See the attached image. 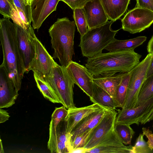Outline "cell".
I'll return each mask as SVG.
<instances>
[{
    "label": "cell",
    "instance_id": "6da1fadb",
    "mask_svg": "<svg viewBox=\"0 0 153 153\" xmlns=\"http://www.w3.org/2000/svg\"><path fill=\"white\" fill-rule=\"evenodd\" d=\"M141 57L134 50L110 51L88 59L85 66L94 77H106L130 72L140 62Z\"/></svg>",
    "mask_w": 153,
    "mask_h": 153
},
{
    "label": "cell",
    "instance_id": "7a4b0ae2",
    "mask_svg": "<svg viewBox=\"0 0 153 153\" xmlns=\"http://www.w3.org/2000/svg\"><path fill=\"white\" fill-rule=\"evenodd\" d=\"M10 19L3 17L0 20V40L3 55L0 66L5 70L19 91L25 71L17 44L15 25Z\"/></svg>",
    "mask_w": 153,
    "mask_h": 153
},
{
    "label": "cell",
    "instance_id": "3957f363",
    "mask_svg": "<svg viewBox=\"0 0 153 153\" xmlns=\"http://www.w3.org/2000/svg\"><path fill=\"white\" fill-rule=\"evenodd\" d=\"M76 24L67 17L58 18L48 30L54 50L53 58H57L61 65L66 68L74 54V38Z\"/></svg>",
    "mask_w": 153,
    "mask_h": 153
},
{
    "label": "cell",
    "instance_id": "277c9868",
    "mask_svg": "<svg viewBox=\"0 0 153 153\" xmlns=\"http://www.w3.org/2000/svg\"><path fill=\"white\" fill-rule=\"evenodd\" d=\"M114 21H108L99 27L88 29L87 32L80 36L79 45L83 56L88 59L102 53V51L115 39V36L121 29L114 30L111 26Z\"/></svg>",
    "mask_w": 153,
    "mask_h": 153
},
{
    "label": "cell",
    "instance_id": "5b68a950",
    "mask_svg": "<svg viewBox=\"0 0 153 153\" xmlns=\"http://www.w3.org/2000/svg\"><path fill=\"white\" fill-rule=\"evenodd\" d=\"M44 80L52 88L61 103L67 109L76 107L74 100L75 84L66 68L58 64L54 68L52 75Z\"/></svg>",
    "mask_w": 153,
    "mask_h": 153
},
{
    "label": "cell",
    "instance_id": "8992f818",
    "mask_svg": "<svg viewBox=\"0 0 153 153\" xmlns=\"http://www.w3.org/2000/svg\"><path fill=\"white\" fill-rule=\"evenodd\" d=\"M153 54L149 53L131 71V76L126 97L122 109L135 107L142 86L146 78L147 74Z\"/></svg>",
    "mask_w": 153,
    "mask_h": 153
},
{
    "label": "cell",
    "instance_id": "52a82bcc",
    "mask_svg": "<svg viewBox=\"0 0 153 153\" xmlns=\"http://www.w3.org/2000/svg\"><path fill=\"white\" fill-rule=\"evenodd\" d=\"M35 55L29 69L43 80L51 76L58 64L49 54L41 42L35 36L34 38Z\"/></svg>",
    "mask_w": 153,
    "mask_h": 153
},
{
    "label": "cell",
    "instance_id": "ba28073f",
    "mask_svg": "<svg viewBox=\"0 0 153 153\" xmlns=\"http://www.w3.org/2000/svg\"><path fill=\"white\" fill-rule=\"evenodd\" d=\"M122 28L131 34L139 33L153 23V12L135 7L129 11L121 20Z\"/></svg>",
    "mask_w": 153,
    "mask_h": 153
},
{
    "label": "cell",
    "instance_id": "9c48e42d",
    "mask_svg": "<svg viewBox=\"0 0 153 153\" xmlns=\"http://www.w3.org/2000/svg\"><path fill=\"white\" fill-rule=\"evenodd\" d=\"M16 36L19 50L21 55L25 73L29 72L30 65L35 55L34 38L35 34L31 26L25 29L19 25L14 24Z\"/></svg>",
    "mask_w": 153,
    "mask_h": 153
},
{
    "label": "cell",
    "instance_id": "30bf717a",
    "mask_svg": "<svg viewBox=\"0 0 153 153\" xmlns=\"http://www.w3.org/2000/svg\"><path fill=\"white\" fill-rule=\"evenodd\" d=\"M49 131L47 146L51 153H69V148L70 152L72 149V135L66 131L65 119L60 122L56 128L50 123Z\"/></svg>",
    "mask_w": 153,
    "mask_h": 153
},
{
    "label": "cell",
    "instance_id": "8fae6325",
    "mask_svg": "<svg viewBox=\"0 0 153 153\" xmlns=\"http://www.w3.org/2000/svg\"><path fill=\"white\" fill-rule=\"evenodd\" d=\"M117 112L108 110L92 129L84 147L91 149L100 143L114 128Z\"/></svg>",
    "mask_w": 153,
    "mask_h": 153
},
{
    "label": "cell",
    "instance_id": "7c38bea8",
    "mask_svg": "<svg viewBox=\"0 0 153 153\" xmlns=\"http://www.w3.org/2000/svg\"><path fill=\"white\" fill-rule=\"evenodd\" d=\"M66 69L74 84L91 97L94 83L93 76L89 70L85 66L73 61Z\"/></svg>",
    "mask_w": 153,
    "mask_h": 153
},
{
    "label": "cell",
    "instance_id": "4fadbf2b",
    "mask_svg": "<svg viewBox=\"0 0 153 153\" xmlns=\"http://www.w3.org/2000/svg\"><path fill=\"white\" fill-rule=\"evenodd\" d=\"M60 0H33L30 5L32 22L34 29L38 30L46 18L56 10Z\"/></svg>",
    "mask_w": 153,
    "mask_h": 153
},
{
    "label": "cell",
    "instance_id": "5bb4252c",
    "mask_svg": "<svg viewBox=\"0 0 153 153\" xmlns=\"http://www.w3.org/2000/svg\"><path fill=\"white\" fill-rule=\"evenodd\" d=\"M132 146L125 145L114 129L88 153H131Z\"/></svg>",
    "mask_w": 153,
    "mask_h": 153
},
{
    "label": "cell",
    "instance_id": "9a60e30c",
    "mask_svg": "<svg viewBox=\"0 0 153 153\" xmlns=\"http://www.w3.org/2000/svg\"><path fill=\"white\" fill-rule=\"evenodd\" d=\"M153 107V97L134 108L118 109L116 123L139 125L140 120Z\"/></svg>",
    "mask_w": 153,
    "mask_h": 153
},
{
    "label": "cell",
    "instance_id": "2e32d148",
    "mask_svg": "<svg viewBox=\"0 0 153 153\" xmlns=\"http://www.w3.org/2000/svg\"><path fill=\"white\" fill-rule=\"evenodd\" d=\"M18 96V91L8 74L0 65V108L12 106Z\"/></svg>",
    "mask_w": 153,
    "mask_h": 153
},
{
    "label": "cell",
    "instance_id": "e0dca14e",
    "mask_svg": "<svg viewBox=\"0 0 153 153\" xmlns=\"http://www.w3.org/2000/svg\"><path fill=\"white\" fill-rule=\"evenodd\" d=\"M87 20L88 29L99 27L109 19L100 0H91L83 7Z\"/></svg>",
    "mask_w": 153,
    "mask_h": 153
},
{
    "label": "cell",
    "instance_id": "ac0fdd59",
    "mask_svg": "<svg viewBox=\"0 0 153 153\" xmlns=\"http://www.w3.org/2000/svg\"><path fill=\"white\" fill-rule=\"evenodd\" d=\"M103 108H105L93 103L88 106L68 109V114L65 119L67 132L71 133L77 124L85 117Z\"/></svg>",
    "mask_w": 153,
    "mask_h": 153
},
{
    "label": "cell",
    "instance_id": "d6986e66",
    "mask_svg": "<svg viewBox=\"0 0 153 153\" xmlns=\"http://www.w3.org/2000/svg\"><path fill=\"white\" fill-rule=\"evenodd\" d=\"M103 108L94 112L84 118L75 127L71 134V140L76 135L93 128L109 110Z\"/></svg>",
    "mask_w": 153,
    "mask_h": 153
},
{
    "label": "cell",
    "instance_id": "ffe728a7",
    "mask_svg": "<svg viewBox=\"0 0 153 153\" xmlns=\"http://www.w3.org/2000/svg\"><path fill=\"white\" fill-rule=\"evenodd\" d=\"M130 0H100L109 19L114 22L126 11Z\"/></svg>",
    "mask_w": 153,
    "mask_h": 153
},
{
    "label": "cell",
    "instance_id": "44dd1931",
    "mask_svg": "<svg viewBox=\"0 0 153 153\" xmlns=\"http://www.w3.org/2000/svg\"><path fill=\"white\" fill-rule=\"evenodd\" d=\"M90 99L93 103H97L103 108L115 109L118 107L114 99L94 83L92 96Z\"/></svg>",
    "mask_w": 153,
    "mask_h": 153
},
{
    "label": "cell",
    "instance_id": "7402d4cb",
    "mask_svg": "<svg viewBox=\"0 0 153 153\" xmlns=\"http://www.w3.org/2000/svg\"><path fill=\"white\" fill-rule=\"evenodd\" d=\"M124 73H119L106 77H94L93 81L115 99L117 87Z\"/></svg>",
    "mask_w": 153,
    "mask_h": 153
},
{
    "label": "cell",
    "instance_id": "603a6c76",
    "mask_svg": "<svg viewBox=\"0 0 153 153\" xmlns=\"http://www.w3.org/2000/svg\"><path fill=\"white\" fill-rule=\"evenodd\" d=\"M145 36H139L125 40L114 39L105 49L109 51L123 50H134L142 45L146 40Z\"/></svg>",
    "mask_w": 153,
    "mask_h": 153
},
{
    "label": "cell",
    "instance_id": "cb8c5ba5",
    "mask_svg": "<svg viewBox=\"0 0 153 153\" xmlns=\"http://www.w3.org/2000/svg\"><path fill=\"white\" fill-rule=\"evenodd\" d=\"M37 87L44 97L53 103H61L58 97L50 86L44 80L33 73Z\"/></svg>",
    "mask_w": 153,
    "mask_h": 153
},
{
    "label": "cell",
    "instance_id": "d4e9b609",
    "mask_svg": "<svg viewBox=\"0 0 153 153\" xmlns=\"http://www.w3.org/2000/svg\"><path fill=\"white\" fill-rule=\"evenodd\" d=\"M131 74V71L124 73L121 81L117 87L115 99L118 107L122 108L125 102Z\"/></svg>",
    "mask_w": 153,
    "mask_h": 153
},
{
    "label": "cell",
    "instance_id": "484cf974",
    "mask_svg": "<svg viewBox=\"0 0 153 153\" xmlns=\"http://www.w3.org/2000/svg\"><path fill=\"white\" fill-rule=\"evenodd\" d=\"M152 97L153 76L146 78L144 81L140 91L137 101L135 107L140 105Z\"/></svg>",
    "mask_w": 153,
    "mask_h": 153
},
{
    "label": "cell",
    "instance_id": "4316f807",
    "mask_svg": "<svg viewBox=\"0 0 153 153\" xmlns=\"http://www.w3.org/2000/svg\"><path fill=\"white\" fill-rule=\"evenodd\" d=\"M114 129L124 144L131 145L135 132L130 125L116 123Z\"/></svg>",
    "mask_w": 153,
    "mask_h": 153
},
{
    "label": "cell",
    "instance_id": "83f0119b",
    "mask_svg": "<svg viewBox=\"0 0 153 153\" xmlns=\"http://www.w3.org/2000/svg\"><path fill=\"white\" fill-rule=\"evenodd\" d=\"M74 10V18L78 31L80 36L84 34L88 30L86 19L83 8H76Z\"/></svg>",
    "mask_w": 153,
    "mask_h": 153
},
{
    "label": "cell",
    "instance_id": "f1b7e54d",
    "mask_svg": "<svg viewBox=\"0 0 153 153\" xmlns=\"http://www.w3.org/2000/svg\"><path fill=\"white\" fill-rule=\"evenodd\" d=\"M14 23L21 26L25 29H27L31 26V24L28 22L24 12L16 7L14 5L11 18Z\"/></svg>",
    "mask_w": 153,
    "mask_h": 153
},
{
    "label": "cell",
    "instance_id": "f546056e",
    "mask_svg": "<svg viewBox=\"0 0 153 153\" xmlns=\"http://www.w3.org/2000/svg\"><path fill=\"white\" fill-rule=\"evenodd\" d=\"M144 135L140 134L137 138L135 144L131 148V153H149L152 150L149 147L147 142L144 139Z\"/></svg>",
    "mask_w": 153,
    "mask_h": 153
},
{
    "label": "cell",
    "instance_id": "4dcf8cb0",
    "mask_svg": "<svg viewBox=\"0 0 153 153\" xmlns=\"http://www.w3.org/2000/svg\"><path fill=\"white\" fill-rule=\"evenodd\" d=\"M68 113V109L63 105L60 107H56L52 114L50 123L56 128L60 122L65 119Z\"/></svg>",
    "mask_w": 153,
    "mask_h": 153
},
{
    "label": "cell",
    "instance_id": "1f68e13d",
    "mask_svg": "<svg viewBox=\"0 0 153 153\" xmlns=\"http://www.w3.org/2000/svg\"><path fill=\"white\" fill-rule=\"evenodd\" d=\"M92 129L87 130L75 135L71 141V150L78 147H84Z\"/></svg>",
    "mask_w": 153,
    "mask_h": 153
},
{
    "label": "cell",
    "instance_id": "d6a6232c",
    "mask_svg": "<svg viewBox=\"0 0 153 153\" xmlns=\"http://www.w3.org/2000/svg\"><path fill=\"white\" fill-rule=\"evenodd\" d=\"M14 4L13 0H0V13L3 17L11 18Z\"/></svg>",
    "mask_w": 153,
    "mask_h": 153
},
{
    "label": "cell",
    "instance_id": "836d02e7",
    "mask_svg": "<svg viewBox=\"0 0 153 153\" xmlns=\"http://www.w3.org/2000/svg\"><path fill=\"white\" fill-rule=\"evenodd\" d=\"M13 1L16 7L24 12L28 22L31 24L32 19L30 6L26 5L23 0H13Z\"/></svg>",
    "mask_w": 153,
    "mask_h": 153
},
{
    "label": "cell",
    "instance_id": "e575fe53",
    "mask_svg": "<svg viewBox=\"0 0 153 153\" xmlns=\"http://www.w3.org/2000/svg\"><path fill=\"white\" fill-rule=\"evenodd\" d=\"M91 0H60L68 5L72 10L76 8H83L85 4Z\"/></svg>",
    "mask_w": 153,
    "mask_h": 153
},
{
    "label": "cell",
    "instance_id": "d590c367",
    "mask_svg": "<svg viewBox=\"0 0 153 153\" xmlns=\"http://www.w3.org/2000/svg\"><path fill=\"white\" fill-rule=\"evenodd\" d=\"M135 7L144 8L153 12V0H136Z\"/></svg>",
    "mask_w": 153,
    "mask_h": 153
},
{
    "label": "cell",
    "instance_id": "8d00e7d4",
    "mask_svg": "<svg viewBox=\"0 0 153 153\" xmlns=\"http://www.w3.org/2000/svg\"><path fill=\"white\" fill-rule=\"evenodd\" d=\"M143 133L148 139L147 143L150 149L153 150V133L151 130L149 128L143 127L142 128Z\"/></svg>",
    "mask_w": 153,
    "mask_h": 153
},
{
    "label": "cell",
    "instance_id": "74e56055",
    "mask_svg": "<svg viewBox=\"0 0 153 153\" xmlns=\"http://www.w3.org/2000/svg\"><path fill=\"white\" fill-rule=\"evenodd\" d=\"M10 117L9 113L7 111L0 108V123H3L7 121Z\"/></svg>",
    "mask_w": 153,
    "mask_h": 153
},
{
    "label": "cell",
    "instance_id": "f35d334b",
    "mask_svg": "<svg viewBox=\"0 0 153 153\" xmlns=\"http://www.w3.org/2000/svg\"><path fill=\"white\" fill-rule=\"evenodd\" d=\"M90 149L84 147H80L72 149L69 153H86Z\"/></svg>",
    "mask_w": 153,
    "mask_h": 153
},
{
    "label": "cell",
    "instance_id": "ab89813d",
    "mask_svg": "<svg viewBox=\"0 0 153 153\" xmlns=\"http://www.w3.org/2000/svg\"><path fill=\"white\" fill-rule=\"evenodd\" d=\"M147 49L149 53H153V35L148 43Z\"/></svg>",
    "mask_w": 153,
    "mask_h": 153
},
{
    "label": "cell",
    "instance_id": "60d3db41",
    "mask_svg": "<svg viewBox=\"0 0 153 153\" xmlns=\"http://www.w3.org/2000/svg\"><path fill=\"white\" fill-rule=\"evenodd\" d=\"M152 54L153 56L147 71L146 78L153 76V53Z\"/></svg>",
    "mask_w": 153,
    "mask_h": 153
},
{
    "label": "cell",
    "instance_id": "b9f144b4",
    "mask_svg": "<svg viewBox=\"0 0 153 153\" xmlns=\"http://www.w3.org/2000/svg\"><path fill=\"white\" fill-rule=\"evenodd\" d=\"M26 5L30 6L33 0H23Z\"/></svg>",
    "mask_w": 153,
    "mask_h": 153
},
{
    "label": "cell",
    "instance_id": "7bdbcfd3",
    "mask_svg": "<svg viewBox=\"0 0 153 153\" xmlns=\"http://www.w3.org/2000/svg\"><path fill=\"white\" fill-rule=\"evenodd\" d=\"M0 153H4L3 148V146L1 140L0 138Z\"/></svg>",
    "mask_w": 153,
    "mask_h": 153
},
{
    "label": "cell",
    "instance_id": "ee69618b",
    "mask_svg": "<svg viewBox=\"0 0 153 153\" xmlns=\"http://www.w3.org/2000/svg\"><path fill=\"white\" fill-rule=\"evenodd\" d=\"M151 111L153 113V107L151 109Z\"/></svg>",
    "mask_w": 153,
    "mask_h": 153
},
{
    "label": "cell",
    "instance_id": "f6af8a7d",
    "mask_svg": "<svg viewBox=\"0 0 153 153\" xmlns=\"http://www.w3.org/2000/svg\"></svg>",
    "mask_w": 153,
    "mask_h": 153
}]
</instances>
